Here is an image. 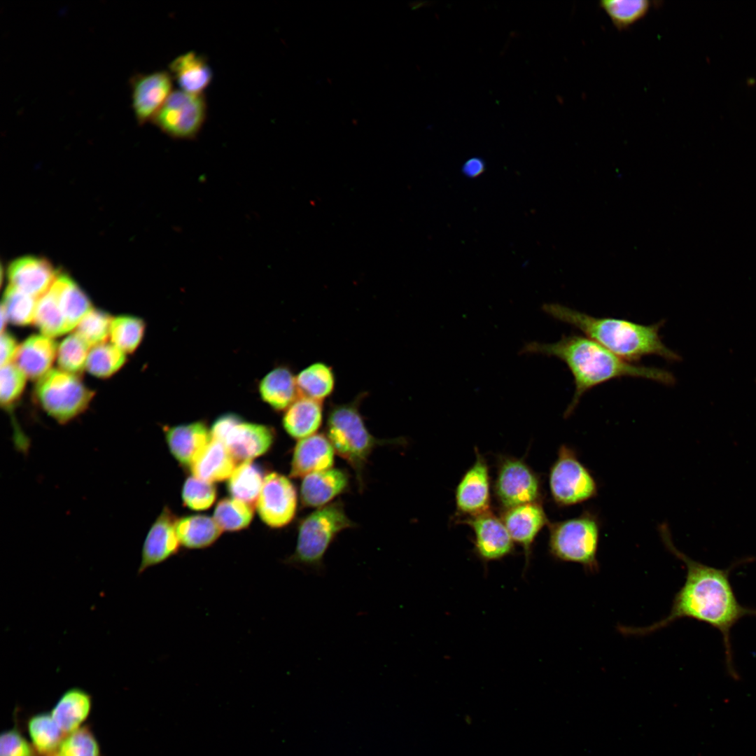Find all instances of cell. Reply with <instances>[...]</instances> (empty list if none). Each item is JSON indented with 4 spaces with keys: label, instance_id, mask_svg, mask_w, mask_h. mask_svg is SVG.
Listing matches in <instances>:
<instances>
[{
    "label": "cell",
    "instance_id": "17",
    "mask_svg": "<svg viewBox=\"0 0 756 756\" xmlns=\"http://www.w3.org/2000/svg\"><path fill=\"white\" fill-rule=\"evenodd\" d=\"M514 542L524 552L525 568L528 566L533 544L548 519L541 502L530 503L503 510L500 517Z\"/></svg>",
    "mask_w": 756,
    "mask_h": 756
},
{
    "label": "cell",
    "instance_id": "6",
    "mask_svg": "<svg viewBox=\"0 0 756 756\" xmlns=\"http://www.w3.org/2000/svg\"><path fill=\"white\" fill-rule=\"evenodd\" d=\"M549 550L556 559L578 563L589 571L598 569L597 551L600 526L589 512L549 524Z\"/></svg>",
    "mask_w": 756,
    "mask_h": 756
},
{
    "label": "cell",
    "instance_id": "20",
    "mask_svg": "<svg viewBox=\"0 0 756 756\" xmlns=\"http://www.w3.org/2000/svg\"><path fill=\"white\" fill-rule=\"evenodd\" d=\"M350 475L344 469L332 468L303 477L300 488L301 504L304 507H321L347 491Z\"/></svg>",
    "mask_w": 756,
    "mask_h": 756
},
{
    "label": "cell",
    "instance_id": "35",
    "mask_svg": "<svg viewBox=\"0 0 756 756\" xmlns=\"http://www.w3.org/2000/svg\"><path fill=\"white\" fill-rule=\"evenodd\" d=\"M125 361V353L112 343L104 342L90 349L85 368L95 377L107 378L120 370Z\"/></svg>",
    "mask_w": 756,
    "mask_h": 756
},
{
    "label": "cell",
    "instance_id": "39",
    "mask_svg": "<svg viewBox=\"0 0 756 756\" xmlns=\"http://www.w3.org/2000/svg\"><path fill=\"white\" fill-rule=\"evenodd\" d=\"M90 349L76 332L69 335L58 346L57 359L59 369L77 375L85 368Z\"/></svg>",
    "mask_w": 756,
    "mask_h": 756
},
{
    "label": "cell",
    "instance_id": "14",
    "mask_svg": "<svg viewBox=\"0 0 756 756\" xmlns=\"http://www.w3.org/2000/svg\"><path fill=\"white\" fill-rule=\"evenodd\" d=\"M458 521L472 528L475 553L484 563L500 560L513 553V540L501 518L491 510Z\"/></svg>",
    "mask_w": 756,
    "mask_h": 756
},
{
    "label": "cell",
    "instance_id": "18",
    "mask_svg": "<svg viewBox=\"0 0 756 756\" xmlns=\"http://www.w3.org/2000/svg\"><path fill=\"white\" fill-rule=\"evenodd\" d=\"M57 276L48 260L34 256L18 258L8 268L9 285L36 298L51 288Z\"/></svg>",
    "mask_w": 756,
    "mask_h": 756
},
{
    "label": "cell",
    "instance_id": "2",
    "mask_svg": "<svg viewBox=\"0 0 756 756\" xmlns=\"http://www.w3.org/2000/svg\"><path fill=\"white\" fill-rule=\"evenodd\" d=\"M520 354L556 357L567 365L573 377L575 391L565 417L573 412L587 391L615 379L643 378L667 386L676 382L671 372L628 362L585 335H564L553 343L528 342Z\"/></svg>",
    "mask_w": 756,
    "mask_h": 756
},
{
    "label": "cell",
    "instance_id": "29",
    "mask_svg": "<svg viewBox=\"0 0 756 756\" xmlns=\"http://www.w3.org/2000/svg\"><path fill=\"white\" fill-rule=\"evenodd\" d=\"M176 533L180 544L187 549H204L214 543L223 530L212 517L195 514L178 519Z\"/></svg>",
    "mask_w": 756,
    "mask_h": 756
},
{
    "label": "cell",
    "instance_id": "5",
    "mask_svg": "<svg viewBox=\"0 0 756 756\" xmlns=\"http://www.w3.org/2000/svg\"><path fill=\"white\" fill-rule=\"evenodd\" d=\"M354 526L341 500L317 508L300 522L295 550L284 564L323 574L324 556L329 547L340 533Z\"/></svg>",
    "mask_w": 756,
    "mask_h": 756
},
{
    "label": "cell",
    "instance_id": "10",
    "mask_svg": "<svg viewBox=\"0 0 756 756\" xmlns=\"http://www.w3.org/2000/svg\"><path fill=\"white\" fill-rule=\"evenodd\" d=\"M204 94L173 90L151 122L164 134L176 139H192L206 117Z\"/></svg>",
    "mask_w": 756,
    "mask_h": 756
},
{
    "label": "cell",
    "instance_id": "36",
    "mask_svg": "<svg viewBox=\"0 0 756 756\" xmlns=\"http://www.w3.org/2000/svg\"><path fill=\"white\" fill-rule=\"evenodd\" d=\"M146 330L144 321L134 316H119L111 322V343L124 353H132L139 346Z\"/></svg>",
    "mask_w": 756,
    "mask_h": 756
},
{
    "label": "cell",
    "instance_id": "4",
    "mask_svg": "<svg viewBox=\"0 0 756 756\" xmlns=\"http://www.w3.org/2000/svg\"><path fill=\"white\" fill-rule=\"evenodd\" d=\"M367 395V392H361L350 402H331L325 428V434L335 451L354 470L360 490L364 486V470L373 450L377 446L402 442L398 438L378 439L370 433L360 412L361 402Z\"/></svg>",
    "mask_w": 756,
    "mask_h": 756
},
{
    "label": "cell",
    "instance_id": "40",
    "mask_svg": "<svg viewBox=\"0 0 756 756\" xmlns=\"http://www.w3.org/2000/svg\"><path fill=\"white\" fill-rule=\"evenodd\" d=\"M112 318L106 312L92 309L77 326L76 333L92 348L109 337Z\"/></svg>",
    "mask_w": 756,
    "mask_h": 756
},
{
    "label": "cell",
    "instance_id": "26",
    "mask_svg": "<svg viewBox=\"0 0 756 756\" xmlns=\"http://www.w3.org/2000/svg\"><path fill=\"white\" fill-rule=\"evenodd\" d=\"M262 400L276 411H285L300 396L295 376L286 365L270 371L259 384Z\"/></svg>",
    "mask_w": 756,
    "mask_h": 756
},
{
    "label": "cell",
    "instance_id": "13",
    "mask_svg": "<svg viewBox=\"0 0 756 756\" xmlns=\"http://www.w3.org/2000/svg\"><path fill=\"white\" fill-rule=\"evenodd\" d=\"M475 460L465 472L455 490L458 514L471 517L491 510V484L488 464L477 448Z\"/></svg>",
    "mask_w": 756,
    "mask_h": 756
},
{
    "label": "cell",
    "instance_id": "34",
    "mask_svg": "<svg viewBox=\"0 0 756 756\" xmlns=\"http://www.w3.org/2000/svg\"><path fill=\"white\" fill-rule=\"evenodd\" d=\"M254 507L233 498L218 501L214 519L223 531H237L248 526L253 517Z\"/></svg>",
    "mask_w": 756,
    "mask_h": 756
},
{
    "label": "cell",
    "instance_id": "21",
    "mask_svg": "<svg viewBox=\"0 0 756 756\" xmlns=\"http://www.w3.org/2000/svg\"><path fill=\"white\" fill-rule=\"evenodd\" d=\"M169 450L178 462L190 468L211 440V431L201 421L167 426L164 429Z\"/></svg>",
    "mask_w": 756,
    "mask_h": 756
},
{
    "label": "cell",
    "instance_id": "44",
    "mask_svg": "<svg viewBox=\"0 0 756 756\" xmlns=\"http://www.w3.org/2000/svg\"><path fill=\"white\" fill-rule=\"evenodd\" d=\"M27 740L17 731L3 732L0 737V756H33Z\"/></svg>",
    "mask_w": 756,
    "mask_h": 756
},
{
    "label": "cell",
    "instance_id": "16",
    "mask_svg": "<svg viewBox=\"0 0 756 756\" xmlns=\"http://www.w3.org/2000/svg\"><path fill=\"white\" fill-rule=\"evenodd\" d=\"M177 521L172 511L165 506L152 524L144 540L138 575L178 552L181 544L176 529Z\"/></svg>",
    "mask_w": 756,
    "mask_h": 756
},
{
    "label": "cell",
    "instance_id": "25",
    "mask_svg": "<svg viewBox=\"0 0 756 756\" xmlns=\"http://www.w3.org/2000/svg\"><path fill=\"white\" fill-rule=\"evenodd\" d=\"M236 466L225 445L211 438L190 469L193 476L213 483L228 479Z\"/></svg>",
    "mask_w": 756,
    "mask_h": 756
},
{
    "label": "cell",
    "instance_id": "43",
    "mask_svg": "<svg viewBox=\"0 0 756 756\" xmlns=\"http://www.w3.org/2000/svg\"><path fill=\"white\" fill-rule=\"evenodd\" d=\"M63 756H100L98 743L88 728H78L64 738L59 748Z\"/></svg>",
    "mask_w": 756,
    "mask_h": 756
},
{
    "label": "cell",
    "instance_id": "11",
    "mask_svg": "<svg viewBox=\"0 0 756 756\" xmlns=\"http://www.w3.org/2000/svg\"><path fill=\"white\" fill-rule=\"evenodd\" d=\"M493 491L503 510L541 502L539 476L523 459L512 456L500 458Z\"/></svg>",
    "mask_w": 756,
    "mask_h": 756
},
{
    "label": "cell",
    "instance_id": "1",
    "mask_svg": "<svg viewBox=\"0 0 756 756\" xmlns=\"http://www.w3.org/2000/svg\"><path fill=\"white\" fill-rule=\"evenodd\" d=\"M660 532L667 548L685 564V583L676 594L671 611L665 618L645 627L622 626L621 632L628 635H645L681 618L706 623L722 634L727 668L729 675L736 678L738 676L733 664L731 630L743 617L756 616V609L743 606L738 602L730 582V573L734 566L721 569L694 561L673 545L666 526L662 525Z\"/></svg>",
    "mask_w": 756,
    "mask_h": 756
},
{
    "label": "cell",
    "instance_id": "15",
    "mask_svg": "<svg viewBox=\"0 0 756 756\" xmlns=\"http://www.w3.org/2000/svg\"><path fill=\"white\" fill-rule=\"evenodd\" d=\"M172 80L169 71L164 70L130 78L132 107L139 125L152 120L173 91Z\"/></svg>",
    "mask_w": 756,
    "mask_h": 756
},
{
    "label": "cell",
    "instance_id": "9",
    "mask_svg": "<svg viewBox=\"0 0 756 756\" xmlns=\"http://www.w3.org/2000/svg\"><path fill=\"white\" fill-rule=\"evenodd\" d=\"M210 431L212 439L223 443L236 461L241 462L267 452L276 438L271 426L245 421L232 413L218 416Z\"/></svg>",
    "mask_w": 756,
    "mask_h": 756
},
{
    "label": "cell",
    "instance_id": "38",
    "mask_svg": "<svg viewBox=\"0 0 756 756\" xmlns=\"http://www.w3.org/2000/svg\"><path fill=\"white\" fill-rule=\"evenodd\" d=\"M38 299L8 285L1 306L8 321L16 326H27L34 321Z\"/></svg>",
    "mask_w": 756,
    "mask_h": 756
},
{
    "label": "cell",
    "instance_id": "32",
    "mask_svg": "<svg viewBox=\"0 0 756 756\" xmlns=\"http://www.w3.org/2000/svg\"><path fill=\"white\" fill-rule=\"evenodd\" d=\"M28 730L35 749L43 756L52 755L63 740L64 732L51 714L42 713L32 717L28 722Z\"/></svg>",
    "mask_w": 756,
    "mask_h": 756
},
{
    "label": "cell",
    "instance_id": "12",
    "mask_svg": "<svg viewBox=\"0 0 756 756\" xmlns=\"http://www.w3.org/2000/svg\"><path fill=\"white\" fill-rule=\"evenodd\" d=\"M297 507L298 492L290 479L276 472L267 474L256 503L261 520L271 528H282L293 520Z\"/></svg>",
    "mask_w": 756,
    "mask_h": 756
},
{
    "label": "cell",
    "instance_id": "41",
    "mask_svg": "<svg viewBox=\"0 0 756 756\" xmlns=\"http://www.w3.org/2000/svg\"><path fill=\"white\" fill-rule=\"evenodd\" d=\"M181 496L185 506L194 510H204L214 503L216 489L213 483L192 475L186 479Z\"/></svg>",
    "mask_w": 756,
    "mask_h": 756
},
{
    "label": "cell",
    "instance_id": "33",
    "mask_svg": "<svg viewBox=\"0 0 756 756\" xmlns=\"http://www.w3.org/2000/svg\"><path fill=\"white\" fill-rule=\"evenodd\" d=\"M34 322L42 335L52 338L69 331L51 288L38 299Z\"/></svg>",
    "mask_w": 756,
    "mask_h": 756
},
{
    "label": "cell",
    "instance_id": "7",
    "mask_svg": "<svg viewBox=\"0 0 756 756\" xmlns=\"http://www.w3.org/2000/svg\"><path fill=\"white\" fill-rule=\"evenodd\" d=\"M34 393L43 410L61 424L84 412L94 394L76 374L60 369L50 370L41 377Z\"/></svg>",
    "mask_w": 756,
    "mask_h": 756
},
{
    "label": "cell",
    "instance_id": "27",
    "mask_svg": "<svg viewBox=\"0 0 756 756\" xmlns=\"http://www.w3.org/2000/svg\"><path fill=\"white\" fill-rule=\"evenodd\" d=\"M69 330L77 327L80 321L93 308L88 297L67 275L58 274L51 286Z\"/></svg>",
    "mask_w": 756,
    "mask_h": 756
},
{
    "label": "cell",
    "instance_id": "30",
    "mask_svg": "<svg viewBox=\"0 0 756 756\" xmlns=\"http://www.w3.org/2000/svg\"><path fill=\"white\" fill-rule=\"evenodd\" d=\"M300 396L321 402L331 396L335 388V375L332 368L318 361L310 364L295 376Z\"/></svg>",
    "mask_w": 756,
    "mask_h": 756
},
{
    "label": "cell",
    "instance_id": "19",
    "mask_svg": "<svg viewBox=\"0 0 756 756\" xmlns=\"http://www.w3.org/2000/svg\"><path fill=\"white\" fill-rule=\"evenodd\" d=\"M335 452L325 433H316L298 440L293 451L290 477L303 478L309 474L332 468Z\"/></svg>",
    "mask_w": 756,
    "mask_h": 756
},
{
    "label": "cell",
    "instance_id": "45",
    "mask_svg": "<svg viewBox=\"0 0 756 756\" xmlns=\"http://www.w3.org/2000/svg\"><path fill=\"white\" fill-rule=\"evenodd\" d=\"M1 367L13 361L18 345L15 338L9 332H3L1 335Z\"/></svg>",
    "mask_w": 756,
    "mask_h": 756
},
{
    "label": "cell",
    "instance_id": "42",
    "mask_svg": "<svg viewBox=\"0 0 756 756\" xmlns=\"http://www.w3.org/2000/svg\"><path fill=\"white\" fill-rule=\"evenodd\" d=\"M27 377L15 364L1 367L0 401L2 407H10L20 397Z\"/></svg>",
    "mask_w": 756,
    "mask_h": 756
},
{
    "label": "cell",
    "instance_id": "28",
    "mask_svg": "<svg viewBox=\"0 0 756 756\" xmlns=\"http://www.w3.org/2000/svg\"><path fill=\"white\" fill-rule=\"evenodd\" d=\"M91 708L90 696L74 687L66 691L53 708L51 715L64 734L78 729L88 717Z\"/></svg>",
    "mask_w": 756,
    "mask_h": 756
},
{
    "label": "cell",
    "instance_id": "37",
    "mask_svg": "<svg viewBox=\"0 0 756 756\" xmlns=\"http://www.w3.org/2000/svg\"><path fill=\"white\" fill-rule=\"evenodd\" d=\"M648 0H603L600 6L618 29H624L643 18L652 6Z\"/></svg>",
    "mask_w": 756,
    "mask_h": 756
},
{
    "label": "cell",
    "instance_id": "3",
    "mask_svg": "<svg viewBox=\"0 0 756 756\" xmlns=\"http://www.w3.org/2000/svg\"><path fill=\"white\" fill-rule=\"evenodd\" d=\"M542 310L628 362L635 363L651 355L671 362L681 359L662 340L659 331L664 320L643 325L622 318L592 316L558 303L544 304Z\"/></svg>",
    "mask_w": 756,
    "mask_h": 756
},
{
    "label": "cell",
    "instance_id": "8",
    "mask_svg": "<svg viewBox=\"0 0 756 756\" xmlns=\"http://www.w3.org/2000/svg\"><path fill=\"white\" fill-rule=\"evenodd\" d=\"M549 488L554 503L561 507L585 502L597 494L596 482L575 452L561 445L549 472Z\"/></svg>",
    "mask_w": 756,
    "mask_h": 756
},
{
    "label": "cell",
    "instance_id": "47",
    "mask_svg": "<svg viewBox=\"0 0 756 756\" xmlns=\"http://www.w3.org/2000/svg\"><path fill=\"white\" fill-rule=\"evenodd\" d=\"M55 756H63V755H60V754L59 753L58 755H55Z\"/></svg>",
    "mask_w": 756,
    "mask_h": 756
},
{
    "label": "cell",
    "instance_id": "46",
    "mask_svg": "<svg viewBox=\"0 0 756 756\" xmlns=\"http://www.w3.org/2000/svg\"><path fill=\"white\" fill-rule=\"evenodd\" d=\"M485 170V164L482 158L472 157L467 160L462 167L463 173L468 177L474 178L480 176Z\"/></svg>",
    "mask_w": 756,
    "mask_h": 756
},
{
    "label": "cell",
    "instance_id": "31",
    "mask_svg": "<svg viewBox=\"0 0 756 756\" xmlns=\"http://www.w3.org/2000/svg\"><path fill=\"white\" fill-rule=\"evenodd\" d=\"M265 475L261 466L252 460L242 461L228 478L227 491L233 498L254 507Z\"/></svg>",
    "mask_w": 756,
    "mask_h": 756
},
{
    "label": "cell",
    "instance_id": "24",
    "mask_svg": "<svg viewBox=\"0 0 756 756\" xmlns=\"http://www.w3.org/2000/svg\"><path fill=\"white\" fill-rule=\"evenodd\" d=\"M282 425L293 438L300 440L318 431L323 421V402L299 396L285 411Z\"/></svg>",
    "mask_w": 756,
    "mask_h": 756
},
{
    "label": "cell",
    "instance_id": "22",
    "mask_svg": "<svg viewBox=\"0 0 756 756\" xmlns=\"http://www.w3.org/2000/svg\"><path fill=\"white\" fill-rule=\"evenodd\" d=\"M57 350L58 346L53 338L34 335L19 345L13 363L27 377L39 379L50 370Z\"/></svg>",
    "mask_w": 756,
    "mask_h": 756
},
{
    "label": "cell",
    "instance_id": "23",
    "mask_svg": "<svg viewBox=\"0 0 756 756\" xmlns=\"http://www.w3.org/2000/svg\"><path fill=\"white\" fill-rule=\"evenodd\" d=\"M169 73L180 90L193 94H203L210 84L213 72L206 57L194 51L181 54L172 60Z\"/></svg>",
    "mask_w": 756,
    "mask_h": 756
}]
</instances>
